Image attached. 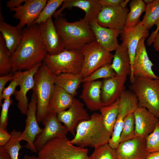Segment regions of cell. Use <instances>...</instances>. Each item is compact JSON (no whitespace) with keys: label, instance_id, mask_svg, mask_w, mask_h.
Segmentation results:
<instances>
[{"label":"cell","instance_id":"5bb4252c","mask_svg":"<svg viewBox=\"0 0 159 159\" xmlns=\"http://www.w3.org/2000/svg\"><path fill=\"white\" fill-rule=\"evenodd\" d=\"M128 11L127 8H123L120 6H102L96 20L102 26L121 31L125 26Z\"/></svg>","mask_w":159,"mask_h":159},{"label":"cell","instance_id":"f6af8a7d","mask_svg":"<svg viewBox=\"0 0 159 159\" xmlns=\"http://www.w3.org/2000/svg\"><path fill=\"white\" fill-rule=\"evenodd\" d=\"M153 43V47L155 50L159 52V32L157 33L151 40L149 46Z\"/></svg>","mask_w":159,"mask_h":159},{"label":"cell","instance_id":"4316f807","mask_svg":"<svg viewBox=\"0 0 159 159\" xmlns=\"http://www.w3.org/2000/svg\"><path fill=\"white\" fill-rule=\"evenodd\" d=\"M111 67L118 76L130 75L131 71L130 59L126 47L121 44L115 51Z\"/></svg>","mask_w":159,"mask_h":159},{"label":"cell","instance_id":"f1b7e54d","mask_svg":"<svg viewBox=\"0 0 159 159\" xmlns=\"http://www.w3.org/2000/svg\"><path fill=\"white\" fill-rule=\"evenodd\" d=\"M119 109V99L112 104L103 106L99 110L104 125L111 137Z\"/></svg>","mask_w":159,"mask_h":159},{"label":"cell","instance_id":"9a60e30c","mask_svg":"<svg viewBox=\"0 0 159 159\" xmlns=\"http://www.w3.org/2000/svg\"><path fill=\"white\" fill-rule=\"evenodd\" d=\"M38 24L40 39L48 54H57L65 49L52 17Z\"/></svg>","mask_w":159,"mask_h":159},{"label":"cell","instance_id":"f35d334b","mask_svg":"<svg viewBox=\"0 0 159 159\" xmlns=\"http://www.w3.org/2000/svg\"><path fill=\"white\" fill-rule=\"evenodd\" d=\"M146 139L147 149L149 153L159 151V120L153 132Z\"/></svg>","mask_w":159,"mask_h":159},{"label":"cell","instance_id":"7bdbcfd3","mask_svg":"<svg viewBox=\"0 0 159 159\" xmlns=\"http://www.w3.org/2000/svg\"><path fill=\"white\" fill-rule=\"evenodd\" d=\"M122 0H100L102 6L117 7L120 6Z\"/></svg>","mask_w":159,"mask_h":159},{"label":"cell","instance_id":"8992f818","mask_svg":"<svg viewBox=\"0 0 159 159\" xmlns=\"http://www.w3.org/2000/svg\"><path fill=\"white\" fill-rule=\"evenodd\" d=\"M129 87L138 98V106L147 109L159 119V77H135Z\"/></svg>","mask_w":159,"mask_h":159},{"label":"cell","instance_id":"60d3db41","mask_svg":"<svg viewBox=\"0 0 159 159\" xmlns=\"http://www.w3.org/2000/svg\"><path fill=\"white\" fill-rule=\"evenodd\" d=\"M14 74L11 72L8 74L1 76L0 77V97L6 83L11 81L14 76Z\"/></svg>","mask_w":159,"mask_h":159},{"label":"cell","instance_id":"9c48e42d","mask_svg":"<svg viewBox=\"0 0 159 159\" xmlns=\"http://www.w3.org/2000/svg\"><path fill=\"white\" fill-rule=\"evenodd\" d=\"M138 100L135 94L130 90H124L119 98V113L112 135L108 143L112 148L117 149L124 120L129 114L133 113L138 107Z\"/></svg>","mask_w":159,"mask_h":159},{"label":"cell","instance_id":"d6986e66","mask_svg":"<svg viewBox=\"0 0 159 159\" xmlns=\"http://www.w3.org/2000/svg\"><path fill=\"white\" fill-rule=\"evenodd\" d=\"M127 76H118L106 79L102 81L101 100L103 106L109 105L119 98L125 89Z\"/></svg>","mask_w":159,"mask_h":159},{"label":"cell","instance_id":"836d02e7","mask_svg":"<svg viewBox=\"0 0 159 159\" xmlns=\"http://www.w3.org/2000/svg\"><path fill=\"white\" fill-rule=\"evenodd\" d=\"M64 0H49L34 24H39L46 21L56 11Z\"/></svg>","mask_w":159,"mask_h":159},{"label":"cell","instance_id":"d4e9b609","mask_svg":"<svg viewBox=\"0 0 159 159\" xmlns=\"http://www.w3.org/2000/svg\"><path fill=\"white\" fill-rule=\"evenodd\" d=\"M0 31L6 46L11 55L20 43L23 36V29L13 26L4 20L0 21Z\"/></svg>","mask_w":159,"mask_h":159},{"label":"cell","instance_id":"44dd1931","mask_svg":"<svg viewBox=\"0 0 159 159\" xmlns=\"http://www.w3.org/2000/svg\"><path fill=\"white\" fill-rule=\"evenodd\" d=\"M89 23L96 40L100 44L109 52L115 51L119 46L117 37L121 31L102 26L96 19Z\"/></svg>","mask_w":159,"mask_h":159},{"label":"cell","instance_id":"5b68a950","mask_svg":"<svg viewBox=\"0 0 159 159\" xmlns=\"http://www.w3.org/2000/svg\"><path fill=\"white\" fill-rule=\"evenodd\" d=\"M66 136L49 141L39 151V159H89L88 150L70 143Z\"/></svg>","mask_w":159,"mask_h":159},{"label":"cell","instance_id":"b9f144b4","mask_svg":"<svg viewBox=\"0 0 159 159\" xmlns=\"http://www.w3.org/2000/svg\"><path fill=\"white\" fill-rule=\"evenodd\" d=\"M11 135L6 130L0 127V146H4L10 139Z\"/></svg>","mask_w":159,"mask_h":159},{"label":"cell","instance_id":"484cf974","mask_svg":"<svg viewBox=\"0 0 159 159\" xmlns=\"http://www.w3.org/2000/svg\"><path fill=\"white\" fill-rule=\"evenodd\" d=\"M74 97L55 85L48 106V113L57 114L67 109L71 105Z\"/></svg>","mask_w":159,"mask_h":159},{"label":"cell","instance_id":"4dcf8cb0","mask_svg":"<svg viewBox=\"0 0 159 159\" xmlns=\"http://www.w3.org/2000/svg\"><path fill=\"white\" fill-rule=\"evenodd\" d=\"M145 13L141 23L149 30L154 25H159V0H153L147 4Z\"/></svg>","mask_w":159,"mask_h":159},{"label":"cell","instance_id":"6da1fadb","mask_svg":"<svg viewBox=\"0 0 159 159\" xmlns=\"http://www.w3.org/2000/svg\"><path fill=\"white\" fill-rule=\"evenodd\" d=\"M23 31L22 40L11 56L13 73L30 69L43 63L48 54L40 39L38 24L26 26Z\"/></svg>","mask_w":159,"mask_h":159},{"label":"cell","instance_id":"277c9868","mask_svg":"<svg viewBox=\"0 0 159 159\" xmlns=\"http://www.w3.org/2000/svg\"><path fill=\"white\" fill-rule=\"evenodd\" d=\"M54 77L44 63L34 75L32 90L37 97L38 123L42 122L48 113L49 103L55 85Z\"/></svg>","mask_w":159,"mask_h":159},{"label":"cell","instance_id":"7a4b0ae2","mask_svg":"<svg viewBox=\"0 0 159 159\" xmlns=\"http://www.w3.org/2000/svg\"><path fill=\"white\" fill-rule=\"evenodd\" d=\"M70 143L82 148H94L108 143L111 135L103 123L100 113H93L89 119L80 121Z\"/></svg>","mask_w":159,"mask_h":159},{"label":"cell","instance_id":"74e56055","mask_svg":"<svg viewBox=\"0 0 159 159\" xmlns=\"http://www.w3.org/2000/svg\"><path fill=\"white\" fill-rule=\"evenodd\" d=\"M22 71H19L14 73V76L9 85L4 89L0 97V105L2 104V100L11 97L16 91L17 86H19Z\"/></svg>","mask_w":159,"mask_h":159},{"label":"cell","instance_id":"83f0119b","mask_svg":"<svg viewBox=\"0 0 159 159\" xmlns=\"http://www.w3.org/2000/svg\"><path fill=\"white\" fill-rule=\"evenodd\" d=\"M83 77L81 73H62L55 76V84L74 97L82 82Z\"/></svg>","mask_w":159,"mask_h":159},{"label":"cell","instance_id":"cb8c5ba5","mask_svg":"<svg viewBox=\"0 0 159 159\" xmlns=\"http://www.w3.org/2000/svg\"><path fill=\"white\" fill-rule=\"evenodd\" d=\"M102 83V81L98 80L83 82L80 97L91 111L99 110L103 107L101 100Z\"/></svg>","mask_w":159,"mask_h":159},{"label":"cell","instance_id":"7402d4cb","mask_svg":"<svg viewBox=\"0 0 159 159\" xmlns=\"http://www.w3.org/2000/svg\"><path fill=\"white\" fill-rule=\"evenodd\" d=\"M61 6L53 15L55 19L61 16L62 12L65 9L76 7L85 11L83 19L89 23L96 19L102 7L100 0H64Z\"/></svg>","mask_w":159,"mask_h":159},{"label":"cell","instance_id":"8d00e7d4","mask_svg":"<svg viewBox=\"0 0 159 159\" xmlns=\"http://www.w3.org/2000/svg\"><path fill=\"white\" fill-rule=\"evenodd\" d=\"M89 159H118L116 149L107 143L94 148Z\"/></svg>","mask_w":159,"mask_h":159},{"label":"cell","instance_id":"3957f363","mask_svg":"<svg viewBox=\"0 0 159 159\" xmlns=\"http://www.w3.org/2000/svg\"><path fill=\"white\" fill-rule=\"evenodd\" d=\"M60 16L56 18L54 23L65 49L80 50L96 40L89 23L84 19L70 22Z\"/></svg>","mask_w":159,"mask_h":159},{"label":"cell","instance_id":"ab89813d","mask_svg":"<svg viewBox=\"0 0 159 159\" xmlns=\"http://www.w3.org/2000/svg\"><path fill=\"white\" fill-rule=\"evenodd\" d=\"M12 103V100L11 97H9L4 99L3 102L1 105V110L0 117V127L6 130L8 120L9 110Z\"/></svg>","mask_w":159,"mask_h":159},{"label":"cell","instance_id":"7c38bea8","mask_svg":"<svg viewBox=\"0 0 159 159\" xmlns=\"http://www.w3.org/2000/svg\"><path fill=\"white\" fill-rule=\"evenodd\" d=\"M42 123L44 125V128L34 143V146L38 151L49 141L66 136L69 132L67 128L58 120L56 114L49 113Z\"/></svg>","mask_w":159,"mask_h":159},{"label":"cell","instance_id":"ffe728a7","mask_svg":"<svg viewBox=\"0 0 159 159\" xmlns=\"http://www.w3.org/2000/svg\"><path fill=\"white\" fill-rule=\"evenodd\" d=\"M149 30L141 23L132 28L125 27L120 33L121 44L127 47L130 59L131 71L137 47L140 39L149 35Z\"/></svg>","mask_w":159,"mask_h":159},{"label":"cell","instance_id":"8fae6325","mask_svg":"<svg viewBox=\"0 0 159 159\" xmlns=\"http://www.w3.org/2000/svg\"><path fill=\"white\" fill-rule=\"evenodd\" d=\"M37 98L35 93L33 92L31 100L29 103L28 110L26 120V126L20 138L21 141L26 142L25 147L33 152L36 153V150L34 143L37 136L42 132L43 129L39 126L37 119Z\"/></svg>","mask_w":159,"mask_h":159},{"label":"cell","instance_id":"c3c4849f","mask_svg":"<svg viewBox=\"0 0 159 159\" xmlns=\"http://www.w3.org/2000/svg\"><path fill=\"white\" fill-rule=\"evenodd\" d=\"M159 25L157 27L156 29L153 32L151 33L150 36L148 37L147 41V44L148 46L150 43V42L152 39L155 35V34L158 32H159Z\"/></svg>","mask_w":159,"mask_h":159},{"label":"cell","instance_id":"f907efd6","mask_svg":"<svg viewBox=\"0 0 159 159\" xmlns=\"http://www.w3.org/2000/svg\"><path fill=\"white\" fill-rule=\"evenodd\" d=\"M24 159H39L38 157L35 156H28L25 155L24 156Z\"/></svg>","mask_w":159,"mask_h":159},{"label":"cell","instance_id":"e575fe53","mask_svg":"<svg viewBox=\"0 0 159 159\" xmlns=\"http://www.w3.org/2000/svg\"><path fill=\"white\" fill-rule=\"evenodd\" d=\"M116 75L111 64H107L99 68L88 76L83 78L82 82L96 81L102 78L108 79Z\"/></svg>","mask_w":159,"mask_h":159},{"label":"cell","instance_id":"d6a6232c","mask_svg":"<svg viewBox=\"0 0 159 159\" xmlns=\"http://www.w3.org/2000/svg\"><path fill=\"white\" fill-rule=\"evenodd\" d=\"M10 133L11 137L4 146L11 159H19V151L22 147L20 143L22 132L13 130Z\"/></svg>","mask_w":159,"mask_h":159},{"label":"cell","instance_id":"f546056e","mask_svg":"<svg viewBox=\"0 0 159 159\" xmlns=\"http://www.w3.org/2000/svg\"><path fill=\"white\" fill-rule=\"evenodd\" d=\"M130 11L127 14L125 26L126 28L134 27L140 23V18L142 13L145 11L146 5L142 0H132L129 4Z\"/></svg>","mask_w":159,"mask_h":159},{"label":"cell","instance_id":"603a6c76","mask_svg":"<svg viewBox=\"0 0 159 159\" xmlns=\"http://www.w3.org/2000/svg\"><path fill=\"white\" fill-rule=\"evenodd\" d=\"M135 136L146 138L154 130L159 119L147 109L138 107L133 113Z\"/></svg>","mask_w":159,"mask_h":159},{"label":"cell","instance_id":"ba28073f","mask_svg":"<svg viewBox=\"0 0 159 159\" xmlns=\"http://www.w3.org/2000/svg\"><path fill=\"white\" fill-rule=\"evenodd\" d=\"M80 50L84 57L80 73L83 78L99 68L111 64L113 59L114 54L104 48L96 40L86 44Z\"/></svg>","mask_w":159,"mask_h":159},{"label":"cell","instance_id":"681fc988","mask_svg":"<svg viewBox=\"0 0 159 159\" xmlns=\"http://www.w3.org/2000/svg\"><path fill=\"white\" fill-rule=\"evenodd\" d=\"M130 1L129 0H122L120 4V6L123 8L126 7V5Z\"/></svg>","mask_w":159,"mask_h":159},{"label":"cell","instance_id":"7dc6e473","mask_svg":"<svg viewBox=\"0 0 159 159\" xmlns=\"http://www.w3.org/2000/svg\"><path fill=\"white\" fill-rule=\"evenodd\" d=\"M144 159H159V151L149 153Z\"/></svg>","mask_w":159,"mask_h":159},{"label":"cell","instance_id":"d590c367","mask_svg":"<svg viewBox=\"0 0 159 159\" xmlns=\"http://www.w3.org/2000/svg\"><path fill=\"white\" fill-rule=\"evenodd\" d=\"M135 136V120L133 113L125 118L120 138V143L131 139Z\"/></svg>","mask_w":159,"mask_h":159},{"label":"cell","instance_id":"4fadbf2b","mask_svg":"<svg viewBox=\"0 0 159 159\" xmlns=\"http://www.w3.org/2000/svg\"><path fill=\"white\" fill-rule=\"evenodd\" d=\"M47 1L46 0H26L19 7L10 9L15 13L13 17L19 21L17 26L23 29L25 25L29 27L32 25Z\"/></svg>","mask_w":159,"mask_h":159},{"label":"cell","instance_id":"bcb514c9","mask_svg":"<svg viewBox=\"0 0 159 159\" xmlns=\"http://www.w3.org/2000/svg\"><path fill=\"white\" fill-rule=\"evenodd\" d=\"M0 159H11L4 146H0Z\"/></svg>","mask_w":159,"mask_h":159},{"label":"cell","instance_id":"52a82bcc","mask_svg":"<svg viewBox=\"0 0 159 159\" xmlns=\"http://www.w3.org/2000/svg\"><path fill=\"white\" fill-rule=\"evenodd\" d=\"M84 57L80 50L64 49L54 55L47 54L43 63L54 75L81 73Z\"/></svg>","mask_w":159,"mask_h":159},{"label":"cell","instance_id":"816d5d0a","mask_svg":"<svg viewBox=\"0 0 159 159\" xmlns=\"http://www.w3.org/2000/svg\"><path fill=\"white\" fill-rule=\"evenodd\" d=\"M153 0H143V1L144 2L145 4H148L152 2Z\"/></svg>","mask_w":159,"mask_h":159},{"label":"cell","instance_id":"ac0fdd59","mask_svg":"<svg viewBox=\"0 0 159 159\" xmlns=\"http://www.w3.org/2000/svg\"><path fill=\"white\" fill-rule=\"evenodd\" d=\"M42 63H40L30 69L22 71L19 89L16 90L14 94L15 98L18 101L17 107L25 115H27L29 103L27 93L34 88V75Z\"/></svg>","mask_w":159,"mask_h":159},{"label":"cell","instance_id":"e0dca14e","mask_svg":"<svg viewBox=\"0 0 159 159\" xmlns=\"http://www.w3.org/2000/svg\"><path fill=\"white\" fill-rule=\"evenodd\" d=\"M116 150L118 159H144L149 153L146 138L136 136L120 143Z\"/></svg>","mask_w":159,"mask_h":159},{"label":"cell","instance_id":"ee69618b","mask_svg":"<svg viewBox=\"0 0 159 159\" xmlns=\"http://www.w3.org/2000/svg\"><path fill=\"white\" fill-rule=\"evenodd\" d=\"M26 0H11L6 2V6L10 9L16 8L21 5Z\"/></svg>","mask_w":159,"mask_h":159},{"label":"cell","instance_id":"2e32d148","mask_svg":"<svg viewBox=\"0 0 159 159\" xmlns=\"http://www.w3.org/2000/svg\"><path fill=\"white\" fill-rule=\"evenodd\" d=\"M57 117L74 137L75 134V130L78 123L89 119L90 117L84 107L83 103L74 97L70 106L67 110L57 113Z\"/></svg>","mask_w":159,"mask_h":159},{"label":"cell","instance_id":"1f68e13d","mask_svg":"<svg viewBox=\"0 0 159 159\" xmlns=\"http://www.w3.org/2000/svg\"><path fill=\"white\" fill-rule=\"evenodd\" d=\"M11 55L8 50L4 40L0 33V75L7 74L11 72L12 66Z\"/></svg>","mask_w":159,"mask_h":159},{"label":"cell","instance_id":"30bf717a","mask_svg":"<svg viewBox=\"0 0 159 159\" xmlns=\"http://www.w3.org/2000/svg\"><path fill=\"white\" fill-rule=\"evenodd\" d=\"M146 37L140 40L136 52L132 69L130 76V82L133 83L135 77H142L150 79L159 78L153 72L154 64L150 60L145 44Z\"/></svg>","mask_w":159,"mask_h":159}]
</instances>
